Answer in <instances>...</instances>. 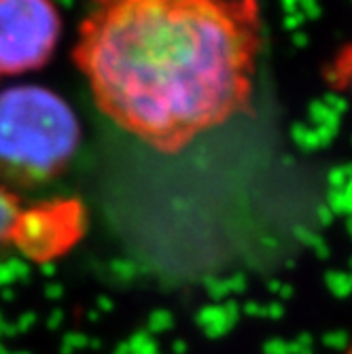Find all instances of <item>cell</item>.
Returning <instances> with one entry per match:
<instances>
[{
    "label": "cell",
    "instance_id": "6",
    "mask_svg": "<svg viewBox=\"0 0 352 354\" xmlns=\"http://www.w3.org/2000/svg\"><path fill=\"white\" fill-rule=\"evenodd\" d=\"M348 354H352V346H350V350H348Z\"/></svg>",
    "mask_w": 352,
    "mask_h": 354
},
{
    "label": "cell",
    "instance_id": "2",
    "mask_svg": "<svg viewBox=\"0 0 352 354\" xmlns=\"http://www.w3.org/2000/svg\"><path fill=\"white\" fill-rule=\"evenodd\" d=\"M81 147V121L49 87L0 89V183L35 189L62 176Z\"/></svg>",
    "mask_w": 352,
    "mask_h": 354
},
{
    "label": "cell",
    "instance_id": "3",
    "mask_svg": "<svg viewBox=\"0 0 352 354\" xmlns=\"http://www.w3.org/2000/svg\"><path fill=\"white\" fill-rule=\"evenodd\" d=\"M87 232V210L79 200L28 202L0 183V252L15 250L37 263L71 252Z\"/></svg>",
    "mask_w": 352,
    "mask_h": 354
},
{
    "label": "cell",
    "instance_id": "4",
    "mask_svg": "<svg viewBox=\"0 0 352 354\" xmlns=\"http://www.w3.org/2000/svg\"><path fill=\"white\" fill-rule=\"evenodd\" d=\"M62 37L53 0H0V83L45 68Z\"/></svg>",
    "mask_w": 352,
    "mask_h": 354
},
{
    "label": "cell",
    "instance_id": "5",
    "mask_svg": "<svg viewBox=\"0 0 352 354\" xmlns=\"http://www.w3.org/2000/svg\"><path fill=\"white\" fill-rule=\"evenodd\" d=\"M327 83L352 100V41L346 43L327 64Z\"/></svg>",
    "mask_w": 352,
    "mask_h": 354
},
{
    "label": "cell",
    "instance_id": "1",
    "mask_svg": "<svg viewBox=\"0 0 352 354\" xmlns=\"http://www.w3.org/2000/svg\"><path fill=\"white\" fill-rule=\"evenodd\" d=\"M261 41L259 0H91L73 59L109 121L176 155L248 111Z\"/></svg>",
    "mask_w": 352,
    "mask_h": 354
}]
</instances>
